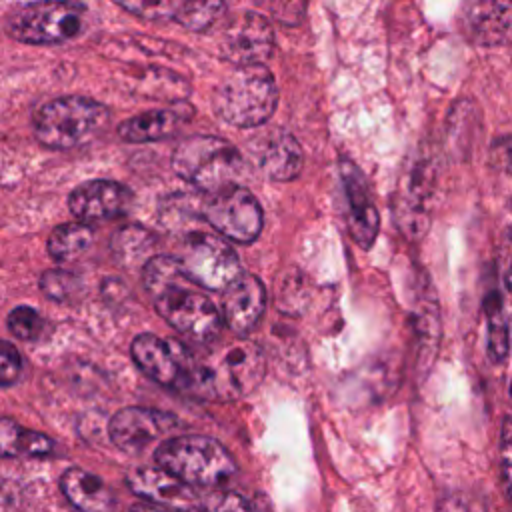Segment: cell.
<instances>
[{
    "instance_id": "cell-1",
    "label": "cell",
    "mask_w": 512,
    "mask_h": 512,
    "mask_svg": "<svg viewBox=\"0 0 512 512\" xmlns=\"http://www.w3.org/2000/svg\"><path fill=\"white\" fill-rule=\"evenodd\" d=\"M144 288L154 300L158 314L180 334L208 344L222 330V314L214 302L196 290L176 256L156 254L144 262Z\"/></svg>"
},
{
    "instance_id": "cell-2",
    "label": "cell",
    "mask_w": 512,
    "mask_h": 512,
    "mask_svg": "<svg viewBox=\"0 0 512 512\" xmlns=\"http://www.w3.org/2000/svg\"><path fill=\"white\" fill-rule=\"evenodd\" d=\"M264 372L266 358L260 346L240 338L216 350L208 360H196L188 394L236 400L254 392Z\"/></svg>"
},
{
    "instance_id": "cell-3",
    "label": "cell",
    "mask_w": 512,
    "mask_h": 512,
    "mask_svg": "<svg viewBox=\"0 0 512 512\" xmlns=\"http://www.w3.org/2000/svg\"><path fill=\"white\" fill-rule=\"evenodd\" d=\"M160 468L190 486L216 488L236 474L230 452L214 438L202 434H176L166 438L154 452Z\"/></svg>"
},
{
    "instance_id": "cell-4",
    "label": "cell",
    "mask_w": 512,
    "mask_h": 512,
    "mask_svg": "<svg viewBox=\"0 0 512 512\" xmlns=\"http://www.w3.org/2000/svg\"><path fill=\"white\" fill-rule=\"evenodd\" d=\"M174 172L206 194L238 186L246 162L236 146L218 136H192L182 140L172 154Z\"/></svg>"
},
{
    "instance_id": "cell-5",
    "label": "cell",
    "mask_w": 512,
    "mask_h": 512,
    "mask_svg": "<svg viewBox=\"0 0 512 512\" xmlns=\"http://www.w3.org/2000/svg\"><path fill=\"white\" fill-rule=\"evenodd\" d=\"M278 88L264 64L240 66L224 78L212 96L218 118L238 128L264 124L276 110Z\"/></svg>"
},
{
    "instance_id": "cell-6",
    "label": "cell",
    "mask_w": 512,
    "mask_h": 512,
    "mask_svg": "<svg viewBox=\"0 0 512 512\" xmlns=\"http://www.w3.org/2000/svg\"><path fill=\"white\" fill-rule=\"evenodd\" d=\"M104 104L84 96H62L42 104L34 114L36 140L54 150H70L90 142L108 122Z\"/></svg>"
},
{
    "instance_id": "cell-7",
    "label": "cell",
    "mask_w": 512,
    "mask_h": 512,
    "mask_svg": "<svg viewBox=\"0 0 512 512\" xmlns=\"http://www.w3.org/2000/svg\"><path fill=\"white\" fill-rule=\"evenodd\" d=\"M86 10L76 0H38L14 8L6 16V32L26 44H58L78 36Z\"/></svg>"
},
{
    "instance_id": "cell-8",
    "label": "cell",
    "mask_w": 512,
    "mask_h": 512,
    "mask_svg": "<svg viewBox=\"0 0 512 512\" xmlns=\"http://www.w3.org/2000/svg\"><path fill=\"white\" fill-rule=\"evenodd\" d=\"M186 276L200 288L226 290L240 274V260L222 236L194 230L184 234L176 256Z\"/></svg>"
},
{
    "instance_id": "cell-9",
    "label": "cell",
    "mask_w": 512,
    "mask_h": 512,
    "mask_svg": "<svg viewBox=\"0 0 512 512\" xmlns=\"http://www.w3.org/2000/svg\"><path fill=\"white\" fill-rule=\"evenodd\" d=\"M202 216L220 236L240 244L254 242L262 230L260 202L240 184L208 194L202 202Z\"/></svg>"
},
{
    "instance_id": "cell-10",
    "label": "cell",
    "mask_w": 512,
    "mask_h": 512,
    "mask_svg": "<svg viewBox=\"0 0 512 512\" xmlns=\"http://www.w3.org/2000/svg\"><path fill=\"white\" fill-rule=\"evenodd\" d=\"M136 366L154 382L188 392L196 368L190 352L174 342L156 334H138L130 346Z\"/></svg>"
},
{
    "instance_id": "cell-11",
    "label": "cell",
    "mask_w": 512,
    "mask_h": 512,
    "mask_svg": "<svg viewBox=\"0 0 512 512\" xmlns=\"http://www.w3.org/2000/svg\"><path fill=\"white\" fill-rule=\"evenodd\" d=\"M182 424L164 410L146 406H128L118 410L108 424L110 440L124 452H140L152 442L172 434Z\"/></svg>"
},
{
    "instance_id": "cell-12",
    "label": "cell",
    "mask_w": 512,
    "mask_h": 512,
    "mask_svg": "<svg viewBox=\"0 0 512 512\" xmlns=\"http://www.w3.org/2000/svg\"><path fill=\"white\" fill-rule=\"evenodd\" d=\"M434 164L420 156L406 170L396 198V220L404 234L422 236L430 222V200L434 192Z\"/></svg>"
},
{
    "instance_id": "cell-13",
    "label": "cell",
    "mask_w": 512,
    "mask_h": 512,
    "mask_svg": "<svg viewBox=\"0 0 512 512\" xmlns=\"http://www.w3.org/2000/svg\"><path fill=\"white\" fill-rule=\"evenodd\" d=\"M220 48L224 58L238 68L264 64L274 48L272 26L256 12L238 14L222 30Z\"/></svg>"
},
{
    "instance_id": "cell-14",
    "label": "cell",
    "mask_w": 512,
    "mask_h": 512,
    "mask_svg": "<svg viewBox=\"0 0 512 512\" xmlns=\"http://www.w3.org/2000/svg\"><path fill=\"white\" fill-rule=\"evenodd\" d=\"M126 482L134 494L144 502L154 504L166 512H194L200 510L194 486L186 484L168 470L156 466L136 468L126 476Z\"/></svg>"
},
{
    "instance_id": "cell-15",
    "label": "cell",
    "mask_w": 512,
    "mask_h": 512,
    "mask_svg": "<svg viewBox=\"0 0 512 512\" xmlns=\"http://www.w3.org/2000/svg\"><path fill=\"white\" fill-rule=\"evenodd\" d=\"M460 24L474 44H512V0H464Z\"/></svg>"
},
{
    "instance_id": "cell-16",
    "label": "cell",
    "mask_w": 512,
    "mask_h": 512,
    "mask_svg": "<svg viewBox=\"0 0 512 512\" xmlns=\"http://www.w3.org/2000/svg\"><path fill=\"white\" fill-rule=\"evenodd\" d=\"M340 176H342L346 204H348L346 222H348L350 236L358 246L370 248L378 236L380 216L370 198L366 178L358 170V166L348 160L340 162Z\"/></svg>"
},
{
    "instance_id": "cell-17",
    "label": "cell",
    "mask_w": 512,
    "mask_h": 512,
    "mask_svg": "<svg viewBox=\"0 0 512 512\" xmlns=\"http://www.w3.org/2000/svg\"><path fill=\"white\" fill-rule=\"evenodd\" d=\"M132 204V192L112 180H90L70 192L68 206L82 222L108 220L124 214Z\"/></svg>"
},
{
    "instance_id": "cell-18",
    "label": "cell",
    "mask_w": 512,
    "mask_h": 512,
    "mask_svg": "<svg viewBox=\"0 0 512 512\" xmlns=\"http://www.w3.org/2000/svg\"><path fill=\"white\" fill-rule=\"evenodd\" d=\"M266 308V288L260 278L240 274L222 296L224 324L238 336H246L256 328Z\"/></svg>"
},
{
    "instance_id": "cell-19",
    "label": "cell",
    "mask_w": 512,
    "mask_h": 512,
    "mask_svg": "<svg viewBox=\"0 0 512 512\" xmlns=\"http://www.w3.org/2000/svg\"><path fill=\"white\" fill-rule=\"evenodd\" d=\"M258 164L268 178L288 182L300 174L304 154L298 140L290 132L274 128L272 132L264 134L258 146Z\"/></svg>"
},
{
    "instance_id": "cell-20",
    "label": "cell",
    "mask_w": 512,
    "mask_h": 512,
    "mask_svg": "<svg viewBox=\"0 0 512 512\" xmlns=\"http://www.w3.org/2000/svg\"><path fill=\"white\" fill-rule=\"evenodd\" d=\"M190 110L186 108H154V110H146L142 114H136L128 120H124L118 126V134L122 140L126 142H134V144H142V142H154V140H162L168 138L170 134H174L176 130H180V126L188 120Z\"/></svg>"
},
{
    "instance_id": "cell-21",
    "label": "cell",
    "mask_w": 512,
    "mask_h": 512,
    "mask_svg": "<svg viewBox=\"0 0 512 512\" xmlns=\"http://www.w3.org/2000/svg\"><path fill=\"white\" fill-rule=\"evenodd\" d=\"M60 490L80 512H112L114 508L108 486L88 470L68 468L60 478Z\"/></svg>"
},
{
    "instance_id": "cell-22",
    "label": "cell",
    "mask_w": 512,
    "mask_h": 512,
    "mask_svg": "<svg viewBox=\"0 0 512 512\" xmlns=\"http://www.w3.org/2000/svg\"><path fill=\"white\" fill-rule=\"evenodd\" d=\"M0 448L2 456H48L54 450V442L36 432L22 428L10 418H2L0 424Z\"/></svg>"
},
{
    "instance_id": "cell-23",
    "label": "cell",
    "mask_w": 512,
    "mask_h": 512,
    "mask_svg": "<svg viewBox=\"0 0 512 512\" xmlns=\"http://www.w3.org/2000/svg\"><path fill=\"white\" fill-rule=\"evenodd\" d=\"M94 240V230L88 222H64L48 236V252L56 260H74L84 254Z\"/></svg>"
},
{
    "instance_id": "cell-24",
    "label": "cell",
    "mask_w": 512,
    "mask_h": 512,
    "mask_svg": "<svg viewBox=\"0 0 512 512\" xmlns=\"http://www.w3.org/2000/svg\"><path fill=\"white\" fill-rule=\"evenodd\" d=\"M224 0H174L172 20L188 30L202 32L220 20Z\"/></svg>"
},
{
    "instance_id": "cell-25",
    "label": "cell",
    "mask_w": 512,
    "mask_h": 512,
    "mask_svg": "<svg viewBox=\"0 0 512 512\" xmlns=\"http://www.w3.org/2000/svg\"><path fill=\"white\" fill-rule=\"evenodd\" d=\"M416 332L420 338V358H424V362H430L434 358L440 336V318L434 298H424L420 302L416 314Z\"/></svg>"
},
{
    "instance_id": "cell-26",
    "label": "cell",
    "mask_w": 512,
    "mask_h": 512,
    "mask_svg": "<svg viewBox=\"0 0 512 512\" xmlns=\"http://www.w3.org/2000/svg\"><path fill=\"white\" fill-rule=\"evenodd\" d=\"M486 316H488V354L494 362H502L508 354V326L502 314V306L496 294L486 302Z\"/></svg>"
},
{
    "instance_id": "cell-27",
    "label": "cell",
    "mask_w": 512,
    "mask_h": 512,
    "mask_svg": "<svg viewBox=\"0 0 512 512\" xmlns=\"http://www.w3.org/2000/svg\"><path fill=\"white\" fill-rule=\"evenodd\" d=\"M152 246H154V236L140 226H124L122 230H118L112 242L114 254L124 262H132L144 256Z\"/></svg>"
},
{
    "instance_id": "cell-28",
    "label": "cell",
    "mask_w": 512,
    "mask_h": 512,
    "mask_svg": "<svg viewBox=\"0 0 512 512\" xmlns=\"http://www.w3.org/2000/svg\"><path fill=\"white\" fill-rule=\"evenodd\" d=\"M8 330L20 340H38L46 330V322L38 310L30 306H18L8 314Z\"/></svg>"
},
{
    "instance_id": "cell-29",
    "label": "cell",
    "mask_w": 512,
    "mask_h": 512,
    "mask_svg": "<svg viewBox=\"0 0 512 512\" xmlns=\"http://www.w3.org/2000/svg\"><path fill=\"white\" fill-rule=\"evenodd\" d=\"M40 290L44 292V296L56 302H64V300H70L74 294H78L80 280L78 276L66 270H46L40 276Z\"/></svg>"
},
{
    "instance_id": "cell-30",
    "label": "cell",
    "mask_w": 512,
    "mask_h": 512,
    "mask_svg": "<svg viewBox=\"0 0 512 512\" xmlns=\"http://www.w3.org/2000/svg\"><path fill=\"white\" fill-rule=\"evenodd\" d=\"M124 10L148 20H172L174 0H112Z\"/></svg>"
},
{
    "instance_id": "cell-31",
    "label": "cell",
    "mask_w": 512,
    "mask_h": 512,
    "mask_svg": "<svg viewBox=\"0 0 512 512\" xmlns=\"http://www.w3.org/2000/svg\"><path fill=\"white\" fill-rule=\"evenodd\" d=\"M22 374V358L14 344L8 340L0 346V382L2 386H12Z\"/></svg>"
},
{
    "instance_id": "cell-32",
    "label": "cell",
    "mask_w": 512,
    "mask_h": 512,
    "mask_svg": "<svg viewBox=\"0 0 512 512\" xmlns=\"http://www.w3.org/2000/svg\"><path fill=\"white\" fill-rule=\"evenodd\" d=\"M436 512H486V510L476 498L462 492H452L438 500Z\"/></svg>"
},
{
    "instance_id": "cell-33",
    "label": "cell",
    "mask_w": 512,
    "mask_h": 512,
    "mask_svg": "<svg viewBox=\"0 0 512 512\" xmlns=\"http://www.w3.org/2000/svg\"><path fill=\"white\" fill-rule=\"evenodd\" d=\"M502 474L512 494V420H506L502 426Z\"/></svg>"
},
{
    "instance_id": "cell-34",
    "label": "cell",
    "mask_w": 512,
    "mask_h": 512,
    "mask_svg": "<svg viewBox=\"0 0 512 512\" xmlns=\"http://www.w3.org/2000/svg\"><path fill=\"white\" fill-rule=\"evenodd\" d=\"M216 512H256L252 502L236 492L224 494V498L218 502Z\"/></svg>"
},
{
    "instance_id": "cell-35",
    "label": "cell",
    "mask_w": 512,
    "mask_h": 512,
    "mask_svg": "<svg viewBox=\"0 0 512 512\" xmlns=\"http://www.w3.org/2000/svg\"><path fill=\"white\" fill-rule=\"evenodd\" d=\"M502 282H504V288L512 294V234L506 238V244L502 250Z\"/></svg>"
},
{
    "instance_id": "cell-36",
    "label": "cell",
    "mask_w": 512,
    "mask_h": 512,
    "mask_svg": "<svg viewBox=\"0 0 512 512\" xmlns=\"http://www.w3.org/2000/svg\"><path fill=\"white\" fill-rule=\"evenodd\" d=\"M132 512H166V510H162V508H158V506H154V504L144 502V504H136V506L132 508Z\"/></svg>"
},
{
    "instance_id": "cell-37",
    "label": "cell",
    "mask_w": 512,
    "mask_h": 512,
    "mask_svg": "<svg viewBox=\"0 0 512 512\" xmlns=\"http://www.w3.org/2000/svg\"><path fill=\"white\" fill-rule=\"evenodd\" d=\"M510 392H512V386H510Z\"/></svg>"
}]
</instances>
